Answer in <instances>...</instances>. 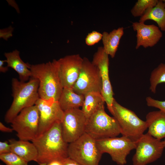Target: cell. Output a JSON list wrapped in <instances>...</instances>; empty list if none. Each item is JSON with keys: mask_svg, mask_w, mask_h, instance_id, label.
Returning a JSON list of instances; mask_svg holds the SVG:
<instances>
[{"mask_svg": "<svg viewBox=\"0 0 165 165\" xmlns=\"http://www.w3.org/2000/svg\"><path fill=\"white\" fill-rule=\"evenodd\" d=\"M31 141L37 150L36 162L39 165L47 164L54 160L61 161L68 157L69 144L62 137L61 122L55 123Z\"/></svg>", "mask_w": 165, "mask_h": 165, "instance_id": "6da1fadb", "label": "cell"}, {"mask_svg": "<svg viewBox=\"0 0 165 165\" xmlns=\"http://www.w3.org/2000/svg\"><path fill=\"white\" fill-rule=\"evenodd\" d=\"M31 77L39 81L40 98L58 101L63 89L60 77L57 60L31 65Z\"/></svg>", "mask_w": 165, "mask_h": 165, "instance_id": "7a4b0ae2", "label": "cell"}, {"mask_svg": "<svg viewBox=\"0 0 165 165\" xmlns=\"http://www.w3.org/2000/svg\"><path fill=\"white\" fill-rule=\"evenodd\" d=\"M12 86L13 101L5 116L7 123H11L23 109L35 105L40 98L39 81L36 78L31 77L28 81L24 82L14 78Z\"/></svg>", "mask_w": 165, "mask_h": 165, "instance_id": "3957f363", "label": "cell"}, {"mask_svg": "<svg viewBox=\"0 0 165 165\" xmlns=\"http://www.w3.org/2000/svg\"><path fill=\"white\" fill-rule=\"evenodd\" d=\"M112 115L117 121L122 136L134 141H137L147 129V123L133 111L119 104L114 100Z\"/></svg>", "mask_w": 165, "mask_h": 165, "instance_id": "277c9868", "label": "cell"}, {"mask_svg": "<svg viewBox=\"0 0 165 165\" xmlns=\"http://www.w3.org/2000/svg\"><path fill=\"white\" fill-rule=\"evenodd\" d=\"M85 133L97 141L117 137L121 131L116 119L106 112L103 106L87 119Z\"/></svg>", "mask_w": 165, "mask_h": 165, "instance_id": "5b68a950", "label": "cell"}, {"mask_svg": "<svg viewBox=\"0 0 165 165\" xmlns=\"http://www.w3.org/2000/svg\"><path fill=\"white\" fill-rule=\"evenodd\" d=\"M68 157L82 165H99L103 154L96 140L86 133L68 144Z\"/></svg>", "mask_w": 165, "mask_h": 165, "instance_id": "8992f818", "label": "cell"}, {"mask_svg": "<svg viewBox=\"0 0 165 165\" xmlns=\"http://www.w3.org/2000/svg\"><path fill=\"white\" fill-rule=\"evenodd\" d=\"M39 116L36 105L22 110L11 123L19 140L32 141L37 136Z\"/></svg>", "mask_w": 165, "mask_h": 165, "instance_id": "52a82bcc", "label": "cell"}, {"mask_svg": "<svg viewBox=\"0 0 165 165\" xmlns=\"http://www.w3.org/2000/svg\"><path fill=\"white\" fill-rule=\"evenodd\" d=\"M135 143L133 165H147L155 162L161 156L164 148L160 140L148 133L143 134Z\"/></svg>", "mask_w": 165, "mask_h": 165, "instance_id": "ba28073f", "label": "cell"}, {"mask_svg": "<svg viewBox=\"0 0 165 165\" xmlns=\"http://www.w3.org/2000/svg\"><path fill=\"white\" fill-rule=\"evenodd\" d=\"M101 152L107 153L112 160L118 165H125L127 157L136 147V143L126 136L105 138L96 141Z\"/></svg>", "mask_w": 165, "mask_h": 165, "instance_id": "9c48e42d", "label": "cell"}, {"mask_svg": "<svg viewBox=\"0 0 165 165\" xmlns=\"http://www.w3.org/2000/svg\"><path fill=\"white\" fill-rule=\"evenodd\" d=\"M102 84L98 68L86 57L83 61L78 78L72 89L76 93L84 95L93 92H101Z\"/></svg>", "mask_w": 165, "mask_h": 165, "instance_id": "30bf717a", "label": "cell"}, {"mask_svg": "<svg viewBox=\"0 0 165 165\" xmlns=\"http://www.w3.org/2000/svg\"><path fill=\"white\" fill-rule=\"evenodd\" d=\"M87 120L79 108L64 112L61 125L62 134L65 141L68 144L71 143L84 134Z\"/></svg>", "mask_w": 165, "mask_h": 165, "instance_id": "8fae6325", "label": "cell"}, {"mask_svg": "<svg viewBox=\"0 0 165 165\" xmlns=\"http://www.w3.org/2000/svg\"><path fill=\"white\" fill-rule=\"evenodd\" d=\"M35 105L38 109L39 116L38 137L49 130L55 123H61L64 112L58 101L45 100L39 98Z\"/></svg>", "mask_w": 165, "mask_h": 165, "instance_id": "7c38bea8", "label": "cell"}, {"mask_svg": "<svg viewBox=\"0 0 165 165\" xmlns=\"http://www.w3.org/2000/svg\"><path fill=\"white\" fill-rule=\"evenodd\" d=\"M108 56L102 46L99 47L94 55L92 62L99 70L102 84L101 93L108 110L112 115V104L115 99L109 77Z\"/></svg>", "mask_w": 165, "mask_h": 165, "instance_id": "4fadbf2b", "label": "cell"}, {"mask_svg": "<svg viewBox=\"0 0 165 165\" xmlns=\"http://www.w3.org/2000/svg\"><path fill=\"white\" fill-rule=\"evenodd\" d=\"M57 61L59 75L63 87L72 89L78 78L83 58L78 54H73Z\"/></svg>", "mask_w": 165, "mask_h": 165, "instance_id": "5bb4252c", "label": "cell"}, {"mask_svg": "<svg viewBox=\"0 0 165 165\" xmlns=\"http://www.w3.org/2000/svg\"><path fill=\"white\" fill-rule=\"evenodd\" d=\"M132 27L136 34V49L142 46L146 48L154 46L162 36L159 28L154 24L146 25L144 23H132Z\"/></svg>", "mask_w": 165, "mask_h": 165, "instance_id": "9a60e30c", "label": "cell"}, {"mask_svg": "<svg viewBox=\"0 0 165 165\" xmlns=\"http://www.w3.org/2000/svg\"><path fill=\"white\" fill-rule=\"evenodd\" d=\"M148 133L154 138L160 139L165 138V113L160 110L149 112L146 120Z\"/></svg>", "mask_w": 165, "mask_h": 165, "instance_id": "2e32d148", "label": "cell"}, {"mask_svg": "<svg viewBox=\"0 0 165 165\" xmlns=\"http://www.w3.org/2000/svg\"><path fill=\"white\" fill-rule=\"evenodd\" d=\"M7 66L14 70L18 74L20 80L26 82L31 77L30 70L31 65L23 61L20 57V52L17 50L12 52L5 53Z\"/></svg>", "mask_w": 165, "mask_h": 165, "instance_id": "e0dca14e", "label": "cell"}, {"mask_svg": "<svg viewBox=\"0 0 165 165\" xmlns=\"http://www.w3.org/2000/svg\"><path fill=\"white\" fill-rule=\"evenodd\" d=\"M11 152L17 155L28 162L33 161L36 162L38 153L34 144L28 141L14 139L9 140Z\"/></svg>", "mask_w": 165, "mask_h": 165, "instance_id": "ac0fdd59", "label": "cell"}, {"mask_svg": "<svg viewBox=\"0 0 165 165\" xmlns=\"http://www.w3.org/2000/svg\"><path fill=\"white\" fill-rule=\"evenodd\" d=\"M84 100V95L75 93L72 88H64L58 101L64 112L82 107Z\"/></svg>", "mask_w": 165, "mask_h": 165, "instance_id": "d6986e66", "label": "cell"}, {"mask_svg": "<svg viewBox=\"0 0 165 165\" xmlns=\"http://www.w3.org/2000/svg\"><path fill=\"white\" fill-rule=\"evenodd\" d=\"M124 33V28L121 27L109 33L104 31L102 33V47L105 51L112 58L115 56Z\"/></svg>", "mask_w": 165, "mask_h": 165, "instance_id": "ffe728a7", "label": "cell"}, {"mask_svg": "<svg viewBox=\"0 0 165 165\" xmlns=\"http://www.w3.org/2000/svg\"><path fill=\"white\" fill-rule=\"evenodd\" d=\"M152 20L156 22L161 31H165V2L159 0L153 7L149 9L140 17L139 22Z\"/></svg>", "mask_w": 165, "mask_h": 165, "instance_id": "44dd1931", "label": "cell"}, {"mask_svg": "<svg viewBox=\"0 0 165 165\" xmlns=\"http://www.w3.org/2000/svg\"><path fill=\"white\" fill-rule=\"evenodd\" d=\"M105 102L101 92H93L84 95V100L81 110L87 119L101 107Z\"/></svg>", "mask_w": 165, "mask_h": 165, "instance_id": "7402d4cb", "label": "cell"}, {"mask_svg": "<svg viewBox=\"0 0 165 165\" xmlns=\"http://www.w3.org/2000/svg\"><path fill=\"white\" fill-rule=\"evenodd\" d=\"M149 80V90L155 94L157 85L165 83V63H160L152 72Z\"/></svg>", "mask_w": 165, "mask_h": 165, "instance_id": "603a6c76", "label": "cell"}, {"mask_svg": "<svg viewBox=\"0 0 165 165\" xmlns=\"http://www.w3.org/2000/svg\"><path fill=\"white\" fill-rule=\"evenodd\" d=\"M158 0H138L131 9L130 12L134 17H140L148 9L154 7Z\"/></svg>", "mask_w": 165, "mask_h": 165, "instance_id": "cb8c5ba5", "label": "cell"}, {"mask_svg": "<svg viewBox=\"0 0 165 165\" xmlns=\"http://www.w3.org/2000/svg\"><path fill=\"white\" fill-rule=\"evenodd\" d=\"M0 159L6 165H28V162L12 152L0 154Z\"/></svg>", "mask_w": 165, "mask_h": 165, "instance_id": "d4e9b609", "label": "cell"}, {"mask_svg": "<svg viewBox=\"0 0 165 165\" xmlns=\"http://www.w3.org/2000/svg\"><path fill=\"white\" fill-rule=\"evenodd\" d=\"M102 33L97 31H93L86 36L85 43L88 46H93L102 40Z\"/></svg>", "mask_w": 165, "mask_h": 165, "instance_id": "484cf974", "label": "cell"}, {"mask_svg": "<svg viewBox=\"0 0 165 165\" xmlns=\"http://www.w3.org/2000/svg\"><path fill=\"white\" fill-rule=\"evenodd\" d=\"M146 101L148 106L158 108L165 113V101H160L154 99L150 97H147L146 98Z\"/></svg>", "mask_w": 165, "mask_h": 165, "instance_id": "4316f807", "label": "cell"}, {"mask_svg": "<svg viewBox=\"0 0 165 165\" xmlns=\"http://www.w3.org/2000/svg\"><path fill=\"white\" fill-rule=\"evenodd\" d=\"M11 152L10 145L7 141L0 142V154Z\"/></svg>", "mask_w": 165, "mask_h": 165, "instance_id": "83f0119b", "label": "cell"}, {"mask_svg": "<svg viewBox=\"0 0 165 165\" xmlns=\"http://www.w3.org/2000/svg\"><path fill=\"white\" fill-rule=\"evenodd\" d=\"M60 161L62 165H82L69 157L64 158Z\"/></svg>", "mask_w": 165, "mask_h": 165, "instance_id": "f1b7e54d", "label": "cell"}, {"mask_svg": "<svg viewBox=\"0 0 165 165\" xmlns=\"http://www.w3.org/2000/svg\"><path fill=\"white\" fill-rule=\"evenodd\" d=\"M12 35V28H9L5 30H1L0 37H3L5 39H7Z\"/></svg>", "mask_w": 165, "mask_h": 165, "instance_id": "f546056e", "label": "cell"}, {"mask_svg": "<svg viewBox=\"0 0 165 165\" xmlns=\"http://www.w3.org/2000/svg\"><path fill=\"white\" fill-rule=\"evenodd\" d=\"M0 130L2 132L7 133H11L13 131L12 128L7 127L1 122H0Z\"/></svg>", "mask_w": 165, "mask_h": 165, "instance_id": "4dcf8cb0", "label": "cell"}, {"mask_svg": "<svg viewBox=\"0 0 165 165\" xmlns=\"http://www.w3.org/2000/svg\"><path fill=\"white\" fill-rule=\"evenodd\" d=\"M6 60H0V72H1L5 73L8 71L9 67L7 66H4Z\"/></svg>", "mask_w": 165, "mask_h": 165, "instance_id": "1f68e13d", "label": "cell"}, {"mask_svg": "<svg viewBox=\"0 0 165 165\" xmlns=\"http://www.w3.org/2000/svg\"><path fill=\"white\" fill-rule=\"evenodd\" d=\"M47 165H62L60 161L54 160L52 161L49 163Z\"/></svg>", "mask_w": 165, "mask_h": 165, "instance_id": "d6a6232c", "label": "cell"}, {"mask_svg": "<svg viewBox=\"0 0 165 165\" xmlns=\"http://www.w3.org/2000/svg\"><path fill=\"white\" fill-rule=\"evenodd\" d=\"M161 142L164 148H165V139L164 140L161 141Z\"/></svg>", "mask_w": 165, "mask_h": 165, "instance_id": "836d02e7", "label": "cell"}, {"mask_svg": "<svg viewBox=\"0 0 165 165\" xmlns=\"http://www.w3.org/2000/svg\"><path fill=\"white\" fill-rule=\"evenodd\" d=\"M40 165H47V164H40Z\"/></svg>", "mask_w": 165, "mask_h": 165, "instance_id": "e575fe53", "label": "cell"}, {"mask_svg": "<svg viewBox=\"0 0 165 165\" xmlns=\"http://www.w3.org/2000/svg\"><path fill=\"white\" fill-rule=\"evenodd\" d=\"M163 0V1L165 2V0Z\"/></svg>", "mask_w": 165, "mask_h": 165, "instance_id": "d590c367", "label": "cell"}]
</instances>
